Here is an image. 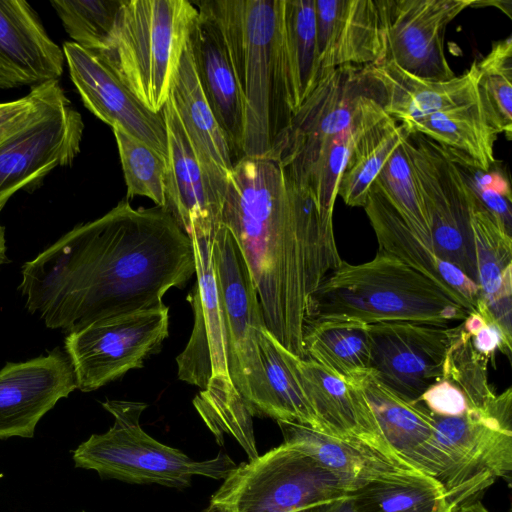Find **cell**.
<instances>
[{
	"mask_svg": "<svg viewBox=\"0 0 512 512\" xmlns=\"http://www.w3.org/2000/svg\"><path fill=\"white\" fill-rule=\"evenodd\" d=\"M194 274L192 240L171 212L125 199L25 262L18 290L48 328L71 333L162 306L165 293Z\"/></svg>",
	"mask_w": 512,
	"mask_h": 512,
	"instance_id": "6da1fadb",
	"label": "cell"
},
{
	"mask_svg": "<svg viewBox=\"0 0 512 512\" xmlns=\"http://www.w3.org/2000/svg\"><path fill=\"white\" fill-rule=\"evenodd\" d=\"M221 224L241 251L268 331L305 359L313 296L343 261L333 212L299 188L276 160L244 156L227 178Z\"/></svg>",
	"mask_w": 512,
	"mask_h": 512,
	"instance_id": "7a4b0ae2",
	"label": "cell"
},
{
	"mask_svg": "<svg viewBox=\"0 0 512 512\" xmlns=\"http://www.w3.org/2000/svg\"><path fill=\"white\" fill-rule=\"evenodd\" d=\"M283 0L192 2L217 23L245 109L243 157H267L287 131L290 105L282 39Z\"/></svg>",
	"mask_w": 512,
	"mask_h": 512,
	"instance_id": "3957f363",
	"label": "cell"
},
{
	"mask_svg": "<svg viewBox=\"0 0 512 512\" xmlns=\"http://www.w3.org/2000/svg\"><path fill=\"white\" fill-rule=\"evenodd\" d=\"M473 312L408 264L378 250L362 264L342 261L312 299L311 320L348 317L374 324L409 321L449 326Z\"/></svg>",
	"mask_w": 512,
	"mask_h": 512,
	"instance_id": "277c9868",
	"label": "cell"
},
{
	"mask_svg": "<svg viewBox=\"0 0 512 512\" xmlns=\"http://www.w3.org/2000/svg\"><path fill=\"white\" fill-rule=\"evenodd\" d=\"M198 16L186 0H122L100 53L137 99L160 112Z\"/></svg>",
	"mask_w": 512,
	"mask_h": 512,
	"instance_id": "5b68a950",
	"label": "cell"
},
{
	"mask_svg": "<svg viewBox=\"0 0 512 512\" xmlns=\"http://www.w3.org/2000/svg\"><path fill=\"white\" fill-rule=\"evenodd\" d=\"M102 406L114 417V424L103 434L91 435L73 451L76 467L95 470L102 478L176 489L188 488L194 475L224 479L236 467L227 454L195 461L152 438L140 426L146 403L106 400Z\"/></svg>",
	"mask_w": 512,
	"mask_h": 512,
	"instance_id": "8992f818",
	"label": "cell"
},
{
	"mask_svg": "<svg viewBox=\"0 0 512 512\" xmlns=\"http://www.w3.org/2000/svg\"><path fill=\"white\" fill-rule=\"evenodd\" d=\"M434 415V414H433ZM437 480L451 512L512 473V390L459 417L434 415Z\"/></svg>",
	"mask_w": 512,
	"mask_h": 512,
	"instance_id": "52a82bcc",
	"label": "cell"
},
{
	"mask_svg": "<svg viewBox=\"0 0 512 512\" xmlns=\"http://www.w3.org/2000/svg\"><path fill=\"white\" fill-rule=\"evenodd\" d=\"M223 480L203 512H298L352 493L315 459L284 443L236 465Z\"/></svg>",
	"mask_w": 512,
	"mask_h": 512,
	"instance_id": "ba28073f",
	"label": "cell"
},
{
	"mask_svg": "<svg viewBox=\"0 0 512 512\" xmlns=\"http://www.w3.org/2000/svg\"><path fill=\"white\" fill-rule=\"evenodd\" d=\"M211 257L226 329L228 372L252 416L268 417L259 336L266 327L258 294L241 251L222 224L211 238Z\"/></svg>",
	"mask_w": 512,
	"mask_h": 512,
	"instance_id": "9c48e42d",
	"label": "cell"
},
{
	"mask_svg": "<svg viewBox=\"0 0 512 512\" xmlns=\"http://www.w3.org/2000/svg\"><path fill=\"white\" fill-rule=\"evenodd\" d=\"M405 142L427 213L432 250L478 284L473 193L436 142L418 133H407Z\"/></svg>",
	"mask_w": 512,
	"mask_h": 512,
	"instance_id": "30bf717a",
	"label": "cell"
},
{
	"mask_svg": "<svg viewBox=\"0 0 512 512\" xmlns=\"http://www.w3.org/2000/svg\"><path fill=\"white\" fill-rule=\"evenodd\" d=\"M169 308L114 316L68 333L65 350L77 388L94 391L131 369L140 368L168 336Z\"/></svg>",
	"mask_w": 512,
	"mask_h": 512,
	"instance_id": "8fae6325",
	"label": "cell"
},
{
	"mask_svg": "<svg viewBox=\"0 0 512 512\" xmlns=\"http://www.w3.org/2000/svg\"><path fill=\"white\" fill-rule=\"evenodd\" d=\"M363 69L339 66L322 71L317 85L294 113L287 131L267 156L276 160L292 181L328 141L376 101Z\"/></svg>",
	"mask_w": 512,
	"mask_h": 512,
	"instance_id": "7c38bea8",
	"label": "cell"
},
{
	"mask_svg": "<svg viewBox=\"0 0 512 512\" xmlns=\"http://www.w3.org/2000/svg\"><path fill=\"white\" fill-rule=\"evenodd\" d=\"M368 327L370 370L388 388L416 401L431 385L443 379L447 353L462 325L388 321Z\"/></svg>",
	"mask_w": 512,
	"mask_h": 512,
	"instance_id": "4fadbf2b",
	"label": "cell"
},
{
	"mask_svg": "<svg viewBox=\"0 0 512 512\" xmlns=\"http://www.w3.org/2000/svg\"><path fill=\"white\" fill-rule=\"evenodd\" d=\"M81 114L64 94L20 130L0 142V211L19 190L53 169L70 165L80 152Z\"/></svg>",
	"mask_w": 512,
	"mask_h": 512,
	"instance_id": "5bb4252c",
	"label": "cell"
},
{
	"mask_svg": "<svg viewBox=\"0 0 512 512\" xmlns=\"http://www.w3.org/2000/svg\"><path fill=\"white\" fill-rule=\"evenodd\" d=\"M473 4V0H381L384 61L424 79L455 77L444 53V34L448 24Z\"/></svg>",
	"mask_w": 512,
	"mask_h": 512,
	"instance_id": "9a60e30c",
	"label": "cell"
},
{
	"mask_svg": "<svg viewBox=\"0 0 512 512\" xmlns=\"http://www.w3.org/2000/svg\"><path fill=\"white\" fill-rule=\"evenodd\" d=\"M71 81L84 106L101 121L136 137L168 161V139L162 112L146 108L108 62L72 41L62 47Z\"/></svg>",
	"mask_w": 512,
	"mask_h": 512,
	"instance_id": "2e32d148",
	"label": "cell"
},
{
	"mask_svg": "<svg viewBox=\"0 0 512 512\" xmlns=\"http://www.w3.org/2000/svg\"><path fill=\"white\" fill-rule=\"evenodd\" d=\"M77 388L68 356L56 348L0 370V439L32 438L40 419Z\"/></svg>",
	"mask_w": 512,
	"mask_h": 512,
	"instance_id": "e0dca14e",
	"label": "cell"
},
{
	"mask_svg": "<svg viewBox=\"0 0 512 512\" xmlns=\"http://www.w3.org/2000/svg\"><path fill=\"white\" fill-rule=\"evenodd\" d=\"M194 249L196 283L187 296L194 326L185 349L177 356L178 377L205 389L214 377H230L226 329L211 257V238L189 235Z\"/></svg>",
	"mask_w": 512,
	"mask_h": 512,
	"instance_id": "ac0fdd59",
	"label": "cell"
},
{
	"mask_svg": "<svg viewBox=\"0 0 512 512\" xmlns=\"http://www.w3.org/2000/svg\"><path fill=\"white\" fill-rule=\"evenodd\" d=\"M321 73L339 66L369 67L385 60L381 0H315Z\"/></svg>",
	"mask_w": 512,
	"mask_h": 512,
	"instance_id": "d6986e66",
	"label": "cell"
},
{
	"mask_svg": "<svg viewBox=\"0 0 512 512\" xmlns=\"http://www.w3.org/2000/svg\"><path fill=\"white\" fill-rule=\"evenodd\" d=\"M295 368L322 433L363 443L408 464L386 443L363 392L352 379L342 378L308 358L296 357Z\"/></svg>",
	"mask_w": 512,
	"mask_h": 512,
	"instance_id": "ffe728a7",
	"label": "cell"
},
{
	"mask_svg": "<svg viewBox=\"0 0 512 512\" xmlns=\"http://www.w3.org/2000/svg\"><path fill=\"white\" fill-rule=\"evenodd\" d=\"M63 50L25 0H0V90L58 81Z\"/></svg>",
	"mask_w": 512,
	"mask_h": 512,
	"instance_id": "44dd1931",
	"label": "cell"
},
{
	"mask_svg": "<svg viewBox=\"0 0 512 512\" xmlns=\"http://www.w3.org/2000/svg\"><path fill=\"white\" fill-rule=\"evenodd\" d=\"M363 70L374 99L405 130L435 112L477 100L475 62L446 81L415 76L390 61Z\"/></svg>",
	"mask_w": 512,
	"mask_h": 512,
	"instance_id": "7402d4cb",
	"label": "cell"
},
{
	"mask_svg": "<svg viewBox=\"0 0 512 512\" xmlns=\"http://www.w3.org/2000/svg\"><path fill=\"white\" fill-rule=\"evenodd\" d=\"M161 112L168 139L166 208L188 235L212 237L221 225L222 201L201 169L170 98Z\"/></svg>",
	"mask_w": 512,
	"mask_h": 512,
	"instance_id": "603a6c76",
	"label": "cell"
},
{
	"mask_svg": "<svg viewBox=\"0 0 512 512\" xmlns=\"http://www.w3.org/2000/svg\"><path fill=\"white\" fill-rule=\"evenodd\" d=\"M189 35L196 75L205 99L223 131L234 163L243 157L245 109L223 35L212 17L197 8Z\"/></svg>",
	"mask_w": 512,
	"mask_h": 512,
	"instance_id": "cb8c5ba5",
	"label": "cell"
},
{
	"mask_svg": "<svg viewBox=\"0 0 512 512\" xmlns=\"http://www.w3.org/2000/svg\"><path fill=\"white\" fill-rule=\"evenodd\" d=\"M363 392L386 443L403 461L437 479L440 465L434 415L421 402L400 396L369 369L350 377Z\"/></svg>",
	"mask_w": 512,
	"mask_h": 512,
	"instance_id": "d4e9b609",
	"label": "cell"
},
{
	"mask_svg": "<svg viewBox=\"0 0 512 512\" xmlns=\"http://www.w3.org/2000/svg\"><path fill=\"white\" fill-rule=\"evenodd\" d=\"M364 210L378 240L379 250L390 253L438 284L447 293L476 311L479 285L449 261L439 257L407 225L375 183Z\"/></svg>",
	"mask_w": 512,
	"mask_h": 512,
	"instance_id": "484cf974",
	"label": "cell"
},
{
	"mask_svg": "<svg viewBox=\"0 0 512 512\" xmlns=\"http://www.w3.org/2000/svg\"><path fill=\"white\" fill-rule=\"evenodd\" d=\"M277 423L284 444L315 459L346 484L352 493L372 483L424 474L363 443L333 437L297 423Z\"/></svg>",
	"mask_w": 512,
	"mask_h": 512,
	"instance_id": "4316f807",
	"label": "cell"
},
{
	"mask_svg": "<svg viewBox=\"0 0 512 512\" xmlns=\"http://www.w3.org/2000/svg\"><path fill=\"white\" fill-rule=\"evenodd\" d=\"M169 98L201 169L222 201L234 159L228 141L201 90L189 39L173 77Z\"/></svg>",
	"mask_w": 512,
	"mask_h": 512,
	"instance_id": "83f0119b",
	"label": "cell"
},
{
	"mask_svg": "<svg viewBox=\"0 0 512 512\" xmlns=\"http://www.w3.org/2000/svg\"><path fill=\"white\" fill-rule=\"evenodd\" d=\"M473 230L480 300L511 336L512 238L473 194Z\"/></svg>",
	"mask_w": 512,
	"mask_h": 512,
	"instance_id": "f1b7e54d",
	"label": "cell"
},
{
	"mask_svg": "<svg viewBox=\"0 0 512 512\" xmlns=\"http://www.w3.org/2000/svg\"><path fill=\"white\" fill-rule=\"evenodd\" d=\"M306 358L332 373L350 378L370 369L368 324L348 317H321L309 322L304 338Z\"/></svg>",
	"mask_w": 512,
	"mask_h": 512,
	"instance_id": "f546056e",
	"label": "cell"
},
{
	"mask_svg": "<svg viewBox=\"0 0 512 512\" xmlns=\"http://www.w3.org/2000/svg\"><path fill=\"white\" fill-rule=\"evenodd\" d=\"M406 132L421 134L444 150L460 153L482 170L496 163L494 144L498 133L486 120L478 99L435 112L415 122Z\"/></svg>",
	"mask_w": 512,
	"mask_h": 512,
	"instance_id": "4dcf8cb0",
	"label": "cell"
},
{
	"mask_svg": "<svg viewBox=\"0 0 512 512\" xmlns=\"http://www.w3.org/2000/svg\"><path fill=\"white\" fill-rule=\"evenodd\" d=\"M282 39L290 105L294 115L321 76L315 0L282 1Z\"/></svg>",
	"mask_w": 512,
	"mask_h": 512,
	"instance_id": "1f68e13d",
	"label": "cell"
},
{
	"mask_svg": "<svg viewBox=\"0 0 512 512\" xmlns=\"http://www.w3.org/2000/svg\"><path fill=\"white\" fill-rule=\"evenodd\" d=\"M259 350L267 383L269 418L276 422H292L322 432L300 384L296 355L284 348L263 328L259 336Z\"/></svg>",
	"mask_w": 512,
	"mask_h": 512,
	"instance_id": "d6a6232c",
	"label": "cell"
},
{
	"mask_svg": "<svg viewBox=\"0 0 512 512\" xmlns=\"http://www.w3.org/2000/svg\"><path fill=\"white\" fill-rule=\"evenodd\" d=\"M386 116L375 101L345 130L328 141L293 182L309 192L324 209L333 212L338 183L348 157L360 137Z\"/></svg>",
	"mask_w": 512,
	"mask_h": 512,
	"instance_id": "836d02e7",
	"label": "cell"
},
{
	"mask_svg": "<svg viewBox=\"0 0 512 512\" xmlns=\"http://www.w3.org/2000/svg\"><path fill=\"white\" fill-rule=\"evenodd\" d=\"M407 134L390 116L367 130L353 147L340 176L337 194L352 207H364L370 187Z\"/></svg>",
	"mask_w": 512,
	"mask_h": 512,
	"instance_id": "e575fe53",
	"label": "cell"
},
{
	"mask_svg": "<svg viewBox=\"0 0 512 512\" xmlns=\"http://www.w3.org/2000/svg\"><path fill=\"white\" fill-rule=\"evenodd\" d=\"M194 406L218 444H223V434L228 433L239 442L249 460L259 455L253 432V416L230 377L212 378L195 397Z\"/></svg>",
	"mask_w": 512,
	"mask_h": 512,
	"instance_id": "d590c367",
	"label": "cell"
},
{
	"mask_svg": "<svg viewBox=\"0 0 512 512\" xmlns=\"http://www.w3.org/2000/svg\"><path fill=\"white\" fill-rule=\"evenodd\" d=\"M351 494L364 512H451L440 482L425 474L372 483Z\"/></svg>",
	"mask_w": 512,
	"mask_h": 512,
	"instance_id": "8d00e7d4",
	"label": "cell"
},
{
	"mask_svg": "<svg viewBox=\"0 0 512 512\" xmlns=\"http://www.w3.org/2000/svg\"><path fill=\"white\" fill-rule=\"evenodd\" d=\"M477 99L490 126L512 135V37L492 44L489 53L475 61Z\"/></svg>",
	"mask_w": 512,
	"mask_h": 512,
	"instance_id": "74e56055",
	"label": "cell"
},
{
	"mask_svg": "<svg viewBox=\"0 0 512 512\" xmlns=\"http://www.w3.org/2000/svg\"><path fill=\"white\" fill-rule=\"evenodd\" d=\"M406 136L394 149L373 183L411 230L432 249L429 221L406 147Z\"/></svg>",
	"mask_w": 512,
	"mask_h": 512,
	"instance_id": "f35d334b",
	"label": "cell"
},
{
	"mask_svg": "<svg viewBox=\"0 0 512 512\" xmlns=\"http://www.w3.org/2000/svg\"><path fill=\"white\" fill-rule=\"evenodd\" d=\"M127 199L145 196L166 208L165 178L168 161L157 151L127 132L113 128Z\"/></svg>",
	"mask_w": 512,
	"mask_h": 512,
	"instance_id": "ab89813d",
	"label": "cell"
},
{
	"mask_svg": "<svg viewBox=\"0 0 512 512\" xmlns=\"http://www.w3.org/2000/svg\"><path fill=\"white\" fill-rule=\"evenodd\" d=\"M122 0H52L51 6L80 47L100 53L114 28Z\"/></svg>",
	"mask_w": 512,
	"mask_h": 512,
	"instance_id": "60d3db41",
	"label": "cell"
},
{
	"mask_svg": "<svg viewBox=\"0 0 512 512\" xmlns=\"http://www.w3.org/2000/svg\"><path fill=\"white\" fill-rule=\"evenodd\" d=\"M488 360L475 350L472 335L464 331L462 326L447 353L442 380L458 387L470 408H483L496 396L488 384Z\"/></svg>",
	"mask_w": 512,
	"mask_h": 512,
	"instance_id": "b9f144b4",
	"label": "cell"
},
{
	"mask_svg": "<svg viewBox=\"0 0 512 512\" xmlns=\"http://www.w3.org/2000/svg\"><path fill=\"white\" fill-rule=\"evenodd\" d=\"M445 152L455 164L466 187L511 234L512 194L505 174L496 167V163L488 170H482L460 153Z\"/></svg>",
	"mask_w": 512,
	"mask_h": 512,
	"instance_id": "7bdbcfd3",
	"label": "cell"
},
{
	"mask_svg": "<svg viewBox=\"0 0 512 512\" xmlns=\"http://www.w3.org/2000/svg\"><path fill=\"white\" fill-rule=\"evenodd\" d=\"M64 94L59 81H53L32 88L24 97L1 102L0 142L23 128Z\"/></svg>",
	"mask_w": 512,
	"mask_h": 512,
	"instance_id": "ee69618b",
	"label": "cell"
},
{
	"mask_svg": "<svg viewBox=\"0 0 512 512\" xmlns=\"http://www.w3.org/2000/svg\"><path fill=\"white\" fill-rule=\"evenodd\" d=\"M416 401L440 417H459L470 408L464 393L446 380L431 385Z\"/></svg>",
	"mask_w": 512,
	"mask_h": 512,
	"instance_id": "f6af8a7d",
	"label": "cell"
},
{
	"mask_svg": "<svg viewBox=\"0 0 512 512\" xmlns=\"http://www.w3.org/2000/svg\"><path fill=\"white\" fill-rule=\"evenodd\" d=\"M298 512H364L355 498L349 496L330 503L314 506Z\"/></svg>",
	"mask_w": 512,
	"mask_h": 512,
	"instance_id": "bcb514c9",
	"label": "cell"
},
{
	"mask_svg": "<svg viewBox=\"0 0 512 512\" xmlns=\"http://www.w3.org/2000/svg\"><path fill=\"white\" fill-rule=\"evenodd\" d=\"M485 325L486 321L484 317L477 311L471 312L462 323L464 331L472 336L481 330Z\"/></svg>",
	"mask_w": 512,
	"mask_h": 512,
	"instance_id": "7dc6e473",
	"label": "cell"
},
{
	"mask_svg": "<svg viewBox=\"0 0 512 512\" xmlns=\"http://www.w3.org/2000/svg\"><path fill=\"white\" fill-rule=\"evenodd\" d=\"M455 512H491L486 506L479 500H472L462 506H460Z\"/></svg>",
	"mask_w": 512,
	"mask_h": 512,
	"instance_id": "c3c4849f",
	"label": "cell"
},
{
	"mask_svg": "<svg viewBox=\"0 0 512 512\" xmlns=\"http://www.w3.org/2000/svg\"><path fill=\"white\" fill-rule=\"evenodd\" d=\"M1 212V211H0ZM7 261L4 227L0 223V266Z\"/></svg>",
	"mask_w": 512,
	"mask_h": 512,
	"instance_id": "681fc988",
	"label": "cell"
},
{
	"mask_svg": "<svg viewBox=\"0 0 512 512\" xmlns=\"http://www.w3.org/2000/svg\"><path fill=\"white\" fill-rule=\"evenodd\" d=\"M80 512H86V511H80Z\"/></svg>",
	"mask_w": 512,
	"mask_h": 512,
	"instance_id": "f907efd6",
	"label": "cell"
}]
</instances>
